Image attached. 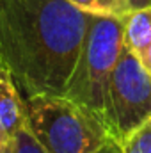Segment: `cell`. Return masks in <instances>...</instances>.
I'll list each match as a JSON object with an SVG mask.
<instances>
[{"instance_id": "6", "label": "cell", "mask_w": 151, "mask_h": 153, "mask_svg": "<svg viewBox=\"0 0 151 153\" xmlns=\"http://www.w3.org/2000/svg\"><path fill=\"white\" fill-rule=\"evenodd\" d=\"M124 46L132 50L141 62L151 46V2L132 9L124 18Z\"/></svg>"}, {"instance_id": "1", "label": "cell", "mask_w": 151, "mask_h": 153, "mask_svg": "<svg viewBox=\"0 0 151 153\" xmlns=\"http://www.w3.org/2000/svg\"><path fill=\"white\" fill-rule=\"evenodd\" d=\"M87 22L70 0H0V61L23 98L64 96Z\"/></svg>"}, {"instance_id": "13", "label": "cell", "mask_w": 151, "mask_h": 153, "mask_svg": "<svg viewBox=\"0 0 151 153\" xmlns=\"http://www.w3.org/2000/svg\"><path fill=\"white\" fill-rule=\"evenodd\" d=\"M150 2H151V0H144V4H150Z\"/></svg>"}, {"instance_id": "12", "label": "cell", "mask_w": 151, "mask_h": 153, "mask_svg": "<svg viewBox=\"0 0 151 153\" xmlns=\"http://www.w3.org/2000/svg\"><path fill=\"white\" fill-rule=\"evenodd\" d=\"M7 76H11V75H9V71L5 70V66H4L2 61H0V78H7Z\"/></svg>"}, {"instance_id": "4", "label": "cell", "mask_w": 151, "mask_h": 153, "mask_svg": "<svg viewBox=\"0 0 151 153\" xmlns=\"http://www.w3.org/2000/svg\"><path fill=\"white\" fill-rule=\"evenodd\" d=\"M151 117V73L126 46L114 68L109 84L103 119L115 141Z\"/></svg>"}, {"instance_id": "8", "label": "cell", "mask_w": 151, "mask_h": 153, "mask_svg": "<svg viewBox=\"0 0 151 153\" xmlns=\"http://www.w3.org/2000/svg\"><path fill=\"white\" fill-rule=\"evenodd\" d=\"M123 153H151V117L121 141Z\"/></svg>"}, {"instance_id": "9", "label": "cell", "mask_w": 151, "mask_h": 153, "mask_svg": "<svg viewBox=\"0 0 151 153\" xmlns=\"http://www.w3.org/2000/svg\"><path fill=\"white\" fill-rule=\"evenodd\" d=\"M11 153H46L39 143L34 139V135L30 134V130L27 128V125L18 132V135L14 137L13 143V152Z\"/></svg>"}, {"instance_id": "5", "label": "cell", "mask_w": 151, "mask_h": 153, "mask_svg": "<svg viewBox=\"0 0 151 153\" xmlns=\"http://www.w3.org/2000/svg\"><path fill=\"white\" fill-rule=\"evenodd\" d=\"M25 125V98L11 76L0 78V153L13 152L14 137Z\"/></svg>"}, {"instance_id": "3", "label": "cell", "mask_w": 151, "mask_h": 153, "mask_svg": "<svg viewBox=\"0 0 151 153\" xmlns=\"http://www.w3.org/2000/svg\"><path fill=\"white\" fill-rule=\"evenodd\" d=\"M123 48V18L89 14L82 50L64 96L103 117L109 84Z\"/></svg>"}, {"instance_id": "11", "label": "cell", "mask_w": 151, "mask_h": 153, "mask_svg": "<svg viewBox=\"0 0 151 153\" xmlns=\"http://www.w3.org/2000/svg\"><path fill=\"white\" fill-rule=\"evenodd\" d=\"M142 64L146 66V70L151 73V46H150V50H148V53H146V57H144V61H142Z\"/></svg>"}, {"instance_id": "7", "label": "cell", "mask_w": 151, "mask_h": 153, "mask_svg": "<svg viewBox=\"0 0 151 153\" xmlns=\"http://www.w3.org/2000/svg\"><path fill=\"white\" fill-rule=\"evenodd\" d=\"M80 11L94 16H112L124 18L139 4L137 0H70Z\"/></svg>"}, {"instance_id": "2", "label": "cell", "mask_w": 151, "mask_h": 153, "mask_svg": "<svg viewBox=\"0 0 151 153\" xmlns=\"http://www.w3.org/2000/svg\"><path fill=\"white\" fill-rule=\"evenodd\" d=\"M27 128L46 153H94L112 135L105 119L66 96L25 98Z\"/></svg>"}, {"instance_id": "10", "label": "cell", "mask_w": 151, "mask_h": 153, "mask_svg": "<svg viewBox=\"0 0 151 153\" xmlns=\"http://www.w3.org/2000/svg\"><path fill=\"white\" fill-rule=\"evenodd\" d=\"M94 153H123V148H121V143L115 141L114 137H110L101 148H98Z\"/></svg>"}]
</instances>
